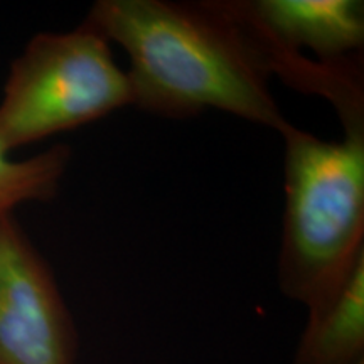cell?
Here are the masks:
<instances>
[{
    "mask_svg": "<svg viewBox=\"0 0 364 364\" xmlns=\"http://www.w3.org/2000/svg\"><path fill=\"white\" fill-rule=\"evenodd\" d=\"M71 157V149L61 144L27 159L0 152V218L14 215L26 203L56 198Z\"/></svg>",
    "mask_w": 364,
    "mask_h": 364,
    "instance_id": "52a82bcc",
    "label": "cell"
},
{
    "mask_svg": "<svg viewBox=\"0 0 364 364\" xmlns=\"http://www.w3.org/2000/svg\"><path fill=\"white\" fill-rule=\"evenodd\" d=\"M361 364H364V363H361Z\"/></svg>",
    "mask_w": 364,
    "mask_h": 364,
    "instance_id": "ba28073f",
    "label": "cell"
},
{
    "mask_svg": "<svg viewBox=\"0 0 364 364\" xmlns=\"http://www.w3.org/2000/svg\"><path fill=\"white\" fill-rule=\"evenodd\" d=\"M78 331L56 277L17 221L0 218V364H76Z\"/></svg>",
    "mask_w": 364,
    "mask_h": 364,
    "instance_id": "277c9868",
    "label": "cell"
},
{
    "mask_svg": "<svg viewBox=\"0 0 364 364\" xmlns=\"http://www.w3.org/2000/svg\"><path fill=\"white\" fill-rule=\"evenodd\" d=\"M230 7L268 76L302 51L324 63L363 56L361 0H231Z\"/></svg>",
    "mask_w": 364,
    "mask_h": 364,
    "instance_id": "5b68a950",
    "label": "cell"
},
{
    "mask_svg": "<svg viewBox=\"0 0 364 364\" xmlns=\"http://www.w3.org/2000/svg\"><path fill=\"white\" fill-rule=\"evenodd\" d=\"M134 105L112 43L83 21L36 34L12 61L0 98V152L76 130Z\"/></svg>",
    "mask_w": 364,
    "mask_h": 364,
    "instance_id": "3957f363",
    "label": "cell"
},
{
    "mask_svg": "<svg viewBox=\"0 0 364 364\" xmlns=\"http://www.w3.org/2000/svg\"><path fill=\"white\" fill-rule=\"evenodd\" d=\"M85 21L129 56L140 110L166 118L218 110L279 134L290 125L228 0H98Z\"/></svg>",
    "mask_w": 364,
    "mask_h": 364,
    "instance_id": "6da1fadb",
    "label": "cell"
},
{
    "mask_svg": "<svg viewBox=\"0 0 364 364\" xmlns=\"http://www.w3.org/2000/svg\"><path fill=\"white\" fill-rule=\"evenodd\" d=\"M364 363V262L341 289L309 309L292 364Z\"/></svg>",
    "mask_w": 364,
    "mask_h": 364,
    "instance_id": "8992f818",
    "label": "cell"
},
{
    "mask_svg": "<svg viewBox=\"0 0 364 364\" xmlns=\"http://www.w3.org/2000/svg\"><path fill=\"white\" fill-rule=\"evenodd\" d=\"M277 279L285 297L312 309L364 262V134L324 140L290 124Z\"/></svg>",
    "mask_w": 364,
    "mask_h": 364,
    "instance_id": "7a4b0ae2",
    "label": "cell"
}]
</instances>
